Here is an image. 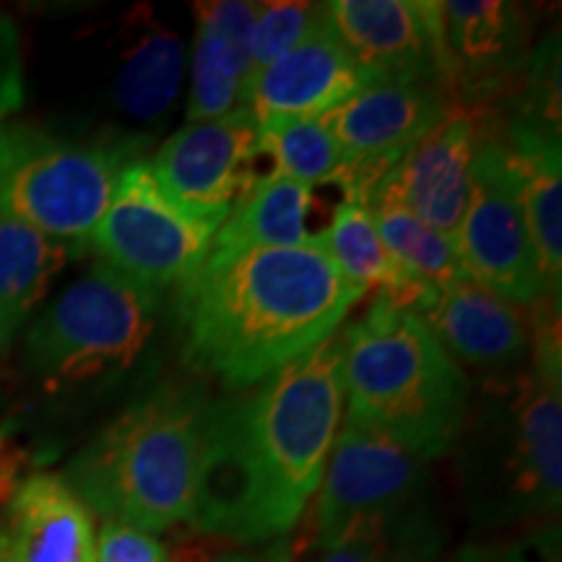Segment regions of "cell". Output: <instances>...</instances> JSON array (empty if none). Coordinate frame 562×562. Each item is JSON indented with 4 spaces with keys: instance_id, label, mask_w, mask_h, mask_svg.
Segmentation results:
<instances>
[{
    "instance_id": "obj_1",
    "label": "cell",
    "mask_w": 562,
    "mask_h": 562,
    "mask_svg": "<svg viewBox=\"0 0 562 562\" xmlns=\"http://www.w3.org/2000/svg\"><path fill=\"white\" fill-rule=\"evenodd\" d=\"M344 409V334L248 391L209 402L191 524L201 537H284L318 492Z\"/></svg>"
},
{
    "instance_id": "obj_2",
    "label": "cell",
    "mask_w": 562,
    "mask_h": 562,
    "mask_svg": "<svg viewBox=\"0 0 562 562\" xmlns=\"http://www.w3.org/2000/svg\"><path fill=\"white\" fill-rule=\"evenodd\" d=\"M362 297L318 237L206 256L175 300L182 357L227 391H248L336 336Z\"/></svg>"
},
{
    "instance_id": "obj_3",
    "label": "cell",
    "mask_w": 562,
    "mask_h": 562,
    "mask_svg": "<svg viewBox=\"0 0 562 562\" xmlns=\"http://www.w3.org/2000/svg\"><path fill=\"white\" fill-rule=\"evenodd\" d=\"M206 406L199 383H157L81 448L63 482L112 524L149 533L188 524Z\"/></svg>"
},
{
    "instance_id": "obj_4",
    "label": "cell",
    "mask_w": 562,
    "mask_h": 562,
    "mask_svg": "<svg viewBox=\"0 0 562 562\" xmlns=\"http://www.w3.org/2000/svg\"><path fill=\"white\" fill-rule=\"evenodd\" d=\"M344 396L349 419L432 461L456 448L472 389L430 328L378 294L364 318L344 331Z\"/></svg>"
},
{
    "instance_id": "obj_5",
    "label": "cell",
    "mask_w": 562,
    "mask_h": 562,
    "mask_svg": "<svg viewBox=\"0 0 562 562\" xmlns=\"http://www.w3.org/2000/svg\"><path fill=\"white\" fill-rule=\"evenodd\" d=\"M459 446L467 508L484 526L558 516L562 501L560 391L533 370H503L469 409Z\"/></svg>"
},
{
    "instance_id": "obj_6",
    "label": "cell",
    "mask_w": 562,
    "mask_h": 562,
    "mask_svg": "<svg viewBox=\"0 0 562 562\" xmlns=\"http://www.w3.org/2000/svg\"><path fill=\"white\" fill-rule=\"evenodd\" d=\"M136 151V140H74L0 123V214L83 252Z\"/></svg>"
},
{
    "instance_id": "obj_7",
    "label": "cell",
    "mask_w": 562,
    "mask_h": 562,
    "mask_svg": "<svg viewBox=\"0 0 562 562\" xmlns=\"http://www.w3.org/2000/svg\"><path fill=\"white\" fill-rule=\"evenodd\" d=\"M313 508L311 544L336 550L378 539L393 550L430 537L419 518L427 492V461L364 422L347 419L336 435Z\"/></svg>"
},
{
    "instance_id": "obj_8",
    "label": "cell",
    "mask_w": 562,
    "mask_h": 562,
    "mask_svg": "<svg viewBox=\"0 0 562 562\" xmlns=\"http://www.w3.org/2000/svg\"><path fill=\"white\" fill-rule=\"evenodd\" d=\"M159 297L97 261L26 336V364L47 389L128 370L154 328Z\"/></svg>"
},
{
    "instance_id": "obj_9",
    "label": "cell",
    "mask_w": 562,
    "mask_h": 562,
    "mask_svg": "<svg viewBox=\"0 0 562 562\" xmlns=\"http://www.w3.org/2000/svg\"><path fill=\"white\" fill-rule=\"evenodd\" d=\"M220 224L195 220L167 199L149 161H131L117 178L115 193L91 248L110 266L154 297L180 290L206 261Z\"/></svg>"
},
{
    "instance_id": "obj_10",
    "label": "cell",
    "mask_w": 562,
    "mask_h": 562,
    "mask_svg": "<svg viewBox=\"0 0 562 562\" xmlns=\"http://www.w3.org/2000/svg\"><path fill=\"white\" fill-rule=\"evenodd\" d=\"M451 240L469 281L513 305L531 307L547 300L501 121L476 154L472 193Z\"/></svg>"
},
{
    "instance_id": "obj_11",
    "label": "cell",
    "mask_w": 562,
    "mask_h": 562,
    "mask_svg": "<svg viewBox=\"0 0 562 562\" xmlns=\"http://www.w3.org/2000/svg\"><path fill=\"white\" fill-rule=\"evenodd\" d=\"M451 108V94L435 83L375 79L323 115L349 159L347 199L368 203L383 175Z\"/></svg>"
},
{
    "instance_id": "obj_12",
    "label": "cell",
    "mask_w": 562,
    "mask_h": 562,
    "mask_svg": "<svg viewBox=\"0 0 562 562\" xmlns=\"http://www.w3.org/2000/svg\"><path fill=\"white\" fill-rule=\"evenodd\" d=\"M497 125V110L456 104L383 175L364 206L396 203L440 235L453 237L472 193L482 140Z\"/></svg>"
},
{
    "instance_id": "obj_13",
    "label": "cell",
    "mask_w": 562,
    "mask_h": 562,
    "mask_svg": "<svg viewBox=\"0 0 562 562\" xmlns=\"http://www.w3.org/2000/svg\"><path fill=\"white\" fill-rule=\"evenodd\" d=\"M258 123L250 110L211 121H191L159 146L151 165L167 199L195 220L222 224L229 209L256 180Z\"/></svg>"
},
{
    "instance_id": "obj_14",
    "label": "cell",
    "mask_w": 562,
    "mask_h": 562,
    "mask_svg": "<svg viewBox=\"0 0 562 562\" xmlns=\"http://www.w3.org/2000/svg\"><path fill=\"white\" fill-rule=\"evenodd\" d=\"M442 79L456 104L487 108L508 97L529 60L524 13L505 0H448L438 9Z\"/></svg>"
},
{
    "instance_id": "obj_15",
    "label": "cell",
    "mask_w": 562,
    "mask_h": 562,
    "mask_svg": "<svg viewBox=\"0 0 562 562\" xmlns=\"http://www.w3.org/2000/svg\"><path fill=\"white\" fill-rule=\"evenodd\" d=\"M323 9L344 47L372 81H419L446 89L438 34L440 3L334 0L323 3Z\"/></svg>"
},
{
    "instance_id": "obj_16",
    "label": "cell",
    "mask_w": 562,
    "mask_h": 562,
    "mask_svg": "<svg viewBox=\"0 0 562 562\" xmlns=\"http://www.w3.org/2000/svg\"><path fill=\"white\" fill-rule=\"evenodd\" d=\"M370 81L372 76L351 58L318 3L305 37L284 58L252 74L245 110L258 125L281 117H323Z\"/></svg>"
},
{
    "instance_id": "obj_17",
    "label": "cell",
    "mask_w": 562,
    "mask_h": 562,
    "mask_svg": "<svg viewBox=\"0 0 562 562\" xmlns=\"http://www.w3.org/2000/svg\"><path fill=\"white\" fill-rule=\"evenodd\" d=\"M451 357L487 370H513L529 355V326L521 307L474 281L430 290L414 305Z\"/></svg>"
},
{
    "instance_id": "obj_18",
    "label": "cell",
    "mask_w": 562,
    "mask_h": 562,
    "mask_svg": "<svg viewBox=\"0 0 562 562\" xmlns=\"http://www.w3.org/2000/svg\"><path fill=\"white\" fill-rule=\"evenodd\" d=\"M87 505L55 474H32L0 513V562H94Z\"/></svg>"
},
{
    "instance_id": "obj_19",
    "label": "cell",
    "mask_w": 562,
    "mask_h": 562,
    "mask_svg": "<svg viewBox=\"0 0 562 562\" xmlns=\"http://www.w3.org/2000/svg\"><path fill=\"white\" fill-rule=\"evenodd\" d=\"M258 3L214 0L195 5L193 83L188 123L245 108L252 79L250 34Z\"/></svg>"
},
{
    "instance_id": "obj_20",
    "label": "cell",
    "mask_w": 562,
    "mask_h": 562,
    "mask_svg": "<svg viewBox=\"0 0 562 562\" xmlns=\"http://www.w3.org/2000/svg\"><path fill=\"white\" fill-rule=\"evenodd\" d=\"M501 138L518 180L524 222L547 300L562 294V170L560 133L501 123Z\"/></svg>"
},
{
    "instance_id": "obj_21",
    "label": "cell",
    "mask_w": 562,
    "mask_h": 562,
    "mask_svg": "<svg viewBox=\"0 0 562 562\" xmlns=\"http://www.w3.org/2000/svg\"><path fill=\"white\" fill-rule=\"evenodd\" d=\"M311 203L313 188L277 172L256 178L220 224L209 256H232L252 248H297L311 243Z\"/></svg>"
},
{
    "instance_id": "obj_22",
    "label": "cell",
    "mask_w": 562,
    "mask_h": 562,
    "mask_svg": "<svg viewBox=\"0 0 562 562\" xmlns=\"http://www.w3.org/2000/svg\"><path fill=\"white\" fill-rule=\"evenodd\" d=\"M318 243L326 248L336 269L349 284L368 294L378 290V294L391 300L393 305L414 311V305L425 297L427 286L414 284L406 273L398 269L391 252L378 235L375 220L364 203L344 199L336 206L331 224L321 232Z\"/></svg>"
},
{
    "instance_id": "obj_23",
    "label": "cell",
    "mask_w": 562,
    "mask_h": 562,
    "mask_svg": "<svg viewBox=\"0 0 562 562\" xmlns=\"http://www.w3.org/2000/svg\"><path fill=\"white\" fill-rule=\"evenodd\" d=\"M136 34L125 47L115 79V102L138 121H154L170 108L186 66V53L178 34L151 13H136Z\"/></svg>"
},
{
    "instance_id": "obj_24",
    "label": "cell",
    "mask_w": 562,
    "mask_h": 562,
    "mask_svg": "<svg viewBox=\"0 0 562 562\" xmlns=\"http://www.w3.org/2000/svg\"><path fill=\"white\" fill-rule=\"evenodd\" d=\"M68 258L66 245L0 214V347L11 344Z\"/></svg>"
},
{
    "instance_id": "obj_25",
    "label": "cell",
    "mask_w": 562,
    "mask_h": 562,
    "mask_svg": "<svg viewBox=\"0 0 562 562\" xmlns=\"http://www.w3.org/2000/svg\"><path fill=\"white\" fill-rule=\"evenodd\" d=\"M269 157L281 178L300 186H326L349 180V159L336 144L326 117H281L258 125V157Z\"/></svg>"
},
{
    "instance_id": "obj_26",
    "label": "cell",
    "mask_w": 562,
    "mask_h": 562,
    "mask_svg": "<svg viewBox=\"0 0 562 562\" xmlns=\"http://www.w3.org/2000/svg\"><path fill=\"white\" fill-rule=\"evenodd\" d=\"M368 209L385 250L414 284L427 286V290H442V286L459 284L467 279L451 237L422 224L417 216H412L396 203L378 201Z\"/></svg>"
},
{
    "instance_id": "obj_27",
    "label": "cell",
    "mask_w": 562,
    "mask_h": 562,
    "mask_svg": "<svg viewBox=\"0 0 562 562\" xmlns=\"http://www.w3.org/2000/svg\"><path fill=\"white\" fill-rule=\"evenodd\" d=\"M315 16H318V3H300V0L258 3L250 34L252 74L284 58L305 37Z\"/></svg>"
},
{
    "instance_id": "obj_28",
    "label": "cell",
    "mask_w": 562,
    "mask_h": 562,
    "mask_svg": "<svg viewBox=\"0 0 562 562\" xmlns=\"http://www.w3.org/2000/svg\"><path fill=\"white\" fill-rule=\"evenodd\" d=\"M94 562H170V552L149 531L104 521Z\"/></svg>"
},
{
    "instance_id": "obj_29",
    "label": "cell",
    "mask_w": 562,
    "mask_h": 562,
    "mask_svg": "<svg viewBox=\"0 0 562 562\" xmlns=\"http://www.w3.org/2000/svg\"><path fill=\"white\" fill-rule=\"evenodd\" d=\"M456 562H560L558 529H544L533 539H526V542L467 547Z\"/></svg>"
},
{
    "instance_id": "obj_30",
    "label": "cell",
    "mask_w": 562,
    "mask_h": 562,
    "mask_svg": "<svg viewBox=\"0 0 562 562\" xmlns=\"http://www.w3.org/2000/svg\"><path fill=\"white\" fill-rule=\"evenodd\" d=\"M30 467H32V456L26 448L9 446V442L0 446V508L11 501L13 492L19 490V484L26 480Z\"/></svg>"
},
{
    "instance_id": "obj_31",
    "label": "cell",
    "mask_w": 562,
    "mask_h": 562,
    "mask_svg": "<svg viewBox=\"0 0 562 562\" xmlns=\"http://www.w3.org/2000/svg\"><path fill=\"white\" fill-rule=\"evenodd\" d=\"M393 547L389 542H378V539H364V542H349L336 550L323 552L321 560L315 562H389Z\"/></svg>"
},
{
    "instance_id": "obj_32",
    "label": "cell",
    "mask_w": 562,
    "mask_h": 562,
    "mask_svg": "<svg viewBox=\"0 0 562 562\" xmlns=\"http://www.w3.org/2000/svg\"><path fill=\"white\" fill-rule=\"evenodd\" d=\"M432 558V544L430 539H419V542H406L396 547L389 562H430Z\"/></svg>"
},
{
    "instance_id": "obj_33",
    "label": "cell",
    "mask_w": 562,
    "mask_h": 562,
    "mask_svg": "<svg viewBox=\"0 0 562 562\" xmlns=\"http://www.w3.org/2000/svg\"><path fill=\"white\" fill-rule=\"evenodd\" d=\"M216 562H290V554L281 550V547H271L263 554H229V558H222Z\"/></svg>"
},
{
    "instance_id": "obj_34",
    "label": "cell",
    "mask_w": 562,
    "mask_h": 562,
    "mask_svg": "<svg viewBox=\"0 0 562 562\" xmlns=\"http://www.w3.org/2000/svg\"><path fill=\"white\" fill-rule=\"evenodd\" d=\"M3 442H5V440H3V435H0V446H3Z\"/></svg>"
}]
</instances>
